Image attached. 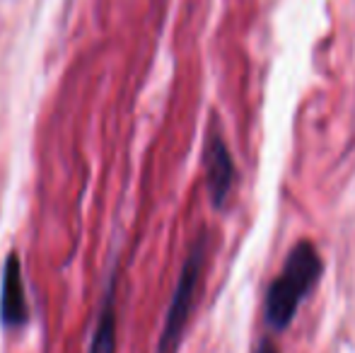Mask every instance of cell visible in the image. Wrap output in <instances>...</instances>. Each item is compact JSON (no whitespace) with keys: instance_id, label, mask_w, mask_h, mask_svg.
<instances>
[{"instance_id":"1","label":"cell","mask_w":355,"mask_h":353,"mask_svg":"<svg viewBox=\"0 0 355 353\" xmlns=\"http://www.w3.org/2000/svg\"><path fill=\"white\" fill-rule=\"evenodd\" d=\"M324 276V261L314 242L300 240L288 252L283 268L271 281L263 298V322L271 332L281 334L290 329L297 317L304 298L317 288L319 278Z\"/></svg>"},{"instance_id":"2","label":"cell","mask_w":355,"mask_h":353,"mask_svg":"<svg viewBox=\"0 0 355 353\" xmlns=\"http://www.w3.org/2000/svg\"><path fill=\"white\" fill-rule=\"evenodd\" d=\"M208 247H211V235L206 230L198 232L193 245L189 247L187 259H184L182 271H179L177 286H174L172 300H169L167 315H164V325L157 341V353H174L179 349V344H182L184 332H187V325L191 320L193 305H196L203 271H206Z\"/></svg>"},{"instance_id":"3","label":"cell","mask_w":355,"mask_h":353,"mask_svg":"<svg viewBox=\"0 0 355 353\" xmlns=\"http://www.w3.org/2000/svg\"><path fill=\"white\" fill-rule=\"evenodd\" d=\"M203 170H206L208 198H211L215 211H223L232 196L234 182H237V167H234L230 146L215 126L208 128L206 143H203Z\"/></svg>"},{"instance_id":"4","label":"cell","mask_w":355,"mask_h":353,"mask_svg":"<svg viewBox=\"0 0 355 353\" xmlns=\"http://www.w3.org/2000/svg\"><path fill=\"white\" fill-rule=\"evenodd\" d=\"M29 322L27 288H24L22 261L17 252H10L3 264V281H0V325L8 332L22 329Z\"/></svg>"},{"instance_id":"5","label":"cell","mask_w":355,"mask_h":353,"mask_svg":"<svg viewBox=\"0 0 355 353\" xmlns=\"http://www.w3.org/2000/svg\"><path fill=\"white\" fill-rule=\"evenodd\" d=\"M87 353H116V276H109Z\"/></svg>"},{"instance_id":"6","label":"cell","mask_w":355,"mask_h":353,"mask_svg":"<svg viewBox=\"0 0 355 353\" xmlns=\"http://www.w3.org/2000/svg\"><path fill=\"white\" fill-rule=\"evenodd\" d=\"M257 353H281V351H278V346L273 344L271 339H261V344H259Z\"/></svg>"}]
</instances>
